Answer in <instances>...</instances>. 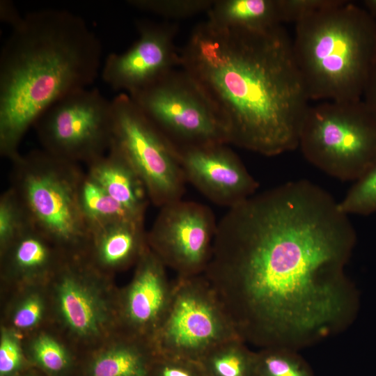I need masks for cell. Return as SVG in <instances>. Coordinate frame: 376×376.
<instances>
[{
  "label": "cell",
  "mask_w": 376,
  "mask_h": 376,
  "mask_svg": "<svg viewBox=\"0 0 376 376\" xmlns=\"http://www.w3.org/2000/svg\"><path fill=\"white\" fill-rule=\"evenodd\" d=\"M90 231L84 257L108 275L136 264L149 247L144 224L109 222L91 226Z\"/></svg>",
  "instance_id": "16"
},
{
  "label": "cell",
  "mask_w": 376,
  "mask_h": 376,
  "mask_svg": "<svg viewBox=\"0 0 376 376\" xmlns=\"http://www.w3.org/2000/svg\"><path fill=\"white\" fill-rule=\"evenodd\" d=\"M29 225L24 210L12 188L0 197V248L7 247Z\"/></svg>",
  "instance_id": "25"
},
{
  "label": "cell",
  "mask_w": 376,
  "mask_h": 376,
  "mask_svg": "<svg viewBox=\"0 0 376 376\" xmlns=\"http://www.w3.org/2000/svg\"><path fill=\"white\" fill-rule=\"evenodd\" d=\"M155 354L151 343L122 334L109 348L95 358L91 374V376H150Z\"/></svg>",
  "instance_id": "20"
},
{
  "label": "cell",
  "mask_w": 376,
  "mask_h": 376,
  "mask_svg": "<svg viewBox=\"0 0 376 376\" xmlns=\"http://www.w3.org/2000/svg\"><path fill=\"white\" fill-rule=\"evenodd\" d=\"M175 150L186 181L217 205L232 207L255 194L258 188V182L225 143Z\"/></svg>",
  "instance_id": "14"
},
{
  "label": "cell",
  "mask_w": 376,
  "mask_h": 376,
  "mask_svg": "<svg viewBox=\"0 0 376 376\" xmlns=\"http://www.w3.org/2000/svg\"><path fill=\"white\" fill-rule=\"evenodd\" d=\"M1 256L4 276L30 284L49 281L68 257L30 224Z\"/></svg>",
  "instance_id": "17"
},
{
  "label": "cell",
  "mask_w": 376,
  "mask_h": 376,
  "mask_svg": "<svg viewBox=\"0 0 376 376\" xmlns=\"http://www.w3.org/2000/svg\"><path fill=\"white\" fill-rule=\"evenodd\" d=\"M292 42L282 25L249 31L206 20L192 30L180 66L214 107L228 143L268 157L297 148L310 100Z\"/></svg>",
  "instance_id": "2"
},
{
  "label": "cell",
  "mask_w": 376,
  "mask_h": 376,
  "mask_svg": "<svg viewBox=\"0 0 376 376\" xmlns=\"http://www.w3.org/2000/svg\"><path fill=\"white\" fill-rule=\"evenodd\" d=\"M11 162L10 187L29 224L66 256H84L91 231L79 202L86 173L80 164L43 149L19 153Z\"/></svg>",
  "instance_id": "5"
},
{
  "label": "cell",
  "mask_w": 376,
  "mask_h": 376,
  "mask_svg": "<svg viewBox=\"0 0 376 376\" xmlns=\"http://www.w3.org/2000/svg\"><path fill=\"white\" fill-rule=\"evenodd\" d=\"M129 95L175 149L228 144L214 107L182 69Z\"/></svg>",
  "instance_id": "9"
},
{
  "label": "cell",
  "mask_w": 376,
  "mask_h": 376,
  "mask_svg": "<svg viewBox=\"0 0 376 376\" xmlns=\"http://www.w3.org/2000/svg\"><path fill=\"white\" fill-rule=\"evenodd\" d=\"M331 0H280L282 23H297Z\"/></svg>",
  "instance_id": "31"
},
{
  "label": "cell",
  "mask_w": 376,
  "mask_h": 376,
  "mask_svg": "<svg viewBox=\"0 0 376 376\" xmlns=\"http://www.w3.org/2000/svg\"><path fill=\"white\" fill-rule=\"evenodd\" d=\"M79 202L89 227L116 221L144 224L143 219L133 214L113 198L86 172L80 187Z\"/></svg>",
  "instance_id": "22"
},
{
  "label": "cell",
  "mask_w": 376,
  "mask_h": 376,
  "mask_svg": "<svg viewBox=\"0 0 376 376\" xmlns=\"http://www.w3.org/2000/svg\"><path fill=\"white\" fill-rule=\"evenodd\" d=\"M31 351L36 362L49 372H61L69 365L70 358L66 350L47 334H41L33 341Z\"/></svg>",
  "instance_id": "27"
},
{
  "label": "cell",
  "mask_w": 376,
  "mask_h": 376,
  "mask_svg": "<svg viewBox=\"0 0 376 376\" xmlns=\"http://www.w3.org/2000/svg\"><path fill=\"white\" fill-rule=\"evenodd\" d=\"M108 276L84 256L67 257L49 280L58 317L75 338L93 340L119 327L118 295L104 288Z\"/></svg>",
  "instance_id": "11"
},
{
  "label": "cell",
  "mask_w": 376,
  "mask_h": 376,
  "mask_svg": "<svg viewBox=\"0 0 376 376\" xmlns=\"http://www.w3.org/2000/svg\"><path fill=\"white\" fill-rule=\"evenodd\" d=\"M45 304L42 295L30 292L23 297L14 308L11 321L19 330H28L37 326L42 320Z\"/></svg>",
  "instance_id": "29"
},
{
  "label": "cell",
  "mask_w": 376,
  "mask_h": 376,
  "mask_svg": "<svg viewBox=\"0 0 376 376\" xmlns=\"http://www.w3.org/2000/svg\"><path fill=\"white\" fill-rule=\"evenodd\" d=\"M221 27L263 31L282 25L280 0H217L207 11Z\"/></svg>",
  "instance_id": "19"
},
{
  "label": "cell",
  "mask_w": 376,
  "mask_h": 376,
  "mask_svg": "<svg viewBox=\"0 0 376 376\" xmlns=\"http://www.w3.org/2000/svg\"><path fill=\"white\" fill-rule=\"evenodd\" d=\"M153 340L158 353L196 361L218 344L240 338L204 275L177 276Z\"/></svg>",
  "instance_id": "7"
},
{
  "label": "cell",
  "mask_w": 376,
  "mask_h": 376,
  "mask_svg": "<svg viewBox=\"0 0 376 376\" xmlns=\"http://www.w3.org/2000/svg\"><path fill=\"white\" fill-rule=\"evenodd\" d=\"M166 266L148 249L136 264L130 283L118 295L119 328L122 334L153 345L172 294Z\"/></svg>",
  "instance_id": "15"
},
{
  "label": "cell",
  "mask_w": 376,
  "mask_h": 376,
  "mask_svg": "<svg viewBox=\"0 0 376 376\" xmlns=\"http://www.w3.org/2000/svg\"><path fill=\"white\" fill-rule=\"evenodd\" d=\"M111 101L109 149L139 175L153 205L161 207L182 199L187 181L174 148L128 94L120 93Z\"/></svg>",
  "instance_id": "8"
},
{
  "label": "cell",
  "mask_w": 376,
  "mask_h": 376,
  "mask_svg": "<svg viewBox=\"0 0 376 376\" xmlns=\"http://www.w3.org/2000/svg\"><path fill=\"white\" fill-rule=\"evenodd\" d=\"M214 1L211 0H130V6L160 16L183 19L207 11Z\"/></svg>",
  "instance_id": "26"
},
{
  "label": "cell",
  "mask_w": 376,
  "mask_h": 376,
  "mask_svg": "<svg viewBox=\"0 0 376 376\" xmlns=\"http://www.w3.org/2000/svg\"><path fill=\"white\" fill-rule=\"evenodd\" d=\"M338 205L347 215L376 212V163L354 181Z\"/></svg>",
  "instance_id": "24"
},
{
  "label": "cell",
  "mask_w": 376,
  "mask_h": 376,
  "mask_svg": "<svg viewBox=\"0 0 376 376\" xmlns=\"http://www.w3.org/2000/svg\"><path fill=\"white\" fill-rule=\"evenodd\" d=\"M139 38L122 53L107 56L100 74L111 88L134 94L180 65L175 43V24L136 22Z\"/></svg>",
  "instance_id": "13"
},
{
  "label": "cell",
  "mask_w": 376,
  "mask_h": 376,
  "mask_svg": "<svg viewBox=\"0 0 376 376\" xmlns=\"http://www.w3.org/2000/svg\"><path fill=\"white\" fill-rule=\"evenodd\" d=\"M217 226L208 206L180 199L160 207L147 232L148 246L178 276L202 274L211 256Z\"/></svg>",
  "instance_id": "12"
},
{
  "label": "cell",
  "mask_w": 376,
  "mask_h": 376,
  "mask_svg": "<svg viewBox=\"0 0 376 376\" xmlns=\"http://www.w3.org/2000/svg\"><path fill=\"white\" fill-rule=\"evenodd\" d=\"M198 361L205 376H256V352L241 338L218 344Z\"/></svg>",
  "instance_id": "21"
},
{
  "label": "cell",
  "mask_w": 376,
  "mask_h": 376,
  "mask_svg": "<svg viewBox=\"0 0 376 376\" xmlns=\"http://www.w3.org/2000/svg\"><path fill=\"white\" fill-rule=\"evenodd\" d=\"M292 51L310 101L361 100L376 66V20L331 0L295 24Z\"/></svg>",
  "instance_id": "4"
},
{
  "label": "cell",
  "mask_w": 376,
  "mask_h": 376,
  "mask_svg": "<svg viewBox=\"0 0 376 376\" xmlns=\"http://www.w3.org/2000/svg\"><path fill=\"white\" fill-rule=\"evenodd\" d=\"M297 148L326 174L354 182L376 163V118L362 99L310 104Z\"/></svg>",
  "instance_id": "6"
},
{
  "label": "cell",
  "mask_w": 376,
  "mask_h": 376,
  "mask_svg": "<svg viewBox=\"0 0 376 376\" xmlns=\"http://www.w3.org/2000/svg\"><path fill=\"white\" fill-rule=\"evenodd\" d=\"M111 126V101L89 88L56 101L33 125L44 150L86 165L108 152Z\"/></svg>",
  "instance_id": "10"
},
{
  "label": "cell",
  "mask_w": 376,
  "mask_h": 376,
  "mask_svg": "<svg viewBox=\"0 0 376 376\" xmlns=\"http://www.w3.org/2000/svg\"><path fill=\"white\" fill-rule=\"evenodd\" d=\"M86 166V172L91 178L128 211L144 220L150 201L146 186L120 154L109 149Z\"/></svg>",
  "instance_id": "18"
},
{
  "label": "cell",
  "mask_w": 376,
  "mask_h": 376,
  "mask_svg": "<svg viewBox=\"0 0 376 376\" xmlns=\"http://www.w3.org/2000/svg\"><path fill=\"white\" fill-rule=\"evenodd\" d=\"M362 100L376 118V66L366 87Z\"/></svg>",
  "instance_id": "33"
},
{
  "label": "cell",
  "mask_w": 376,
  "mask_h": 376,
  "mask_svg": "<svg viewBox=\"0 0 376 376\" xmlns=\"http://www.w3.org/2000/svg\"><path fill=\"white\" fill-rule=\"evenodd\" d=\"M101 42L80 16L57 8L26 14L0 54V154L10 161L39 116L88 88L101 72Z\"/></svg>",
  "instance_id": "3"
},
{
  "label": "cell",
  "mask_w": 376,
  "mask_h": 376,
  "mask_svg": "<svg viewBox=\"0 0 376 376\" xmlns=\"http://www.w3.org/2000/svg\"><path fill=\"white\" fill-rule=\"evenodd\" d=\"M256 375L315 376L295 350L285 347H267L257 352Z\"/></svg>",
  "instance_id": "23"
},
{
  "label": "cell",
  "mask_w": 376,
  "mask_h": 376,
  "mask_svg": "<svg viewBox=\"0 0 376 376\" xmlns=\"http://www.w3.org/2000/svg\"><path fill=\"white\" fill-rule=\"evenodd\" d=\"M150 376L205 375L198 361L155 352Z\"/></svg>",
  "instance_id": "28"
},
{
  "label": "cell",
  "mask_w": 376,
  "mask_h": 376,
  "mask_svg": "<svg viewBox=\"0 0 376 376\" xmlns=\"http://www.w3.org/2000/svg\"><path fill=\"white\" fill-rule=\"evenodd\" d=\"M362 3L363 8L376 20V0H365Z\"/></svg>",
  "instance_id": "34"
},
{
  "label": "cell",
  "mask_w": 376,
  "mask_h": 376,
  "mask_svg": "<svg viewBox=\"0 0 376 376\" xmlns=\"http://www.w3.org/2000/svg\"><path fill=\"white\" fill-rule=\"evenodd\" d=\"M356 240L328 191L289 181L228 208L203 274L244 342L295 350L354 314L344 269Z\"/></svg>",
  "instance_id": "1"
},
{
  "label": "cell",
  "mask_w": 376,
  "mask_h": 376,
  "mask_svg": "<svg viewBox=\"0 0 376 376\" xmlns=\"http://www.w3.org/2000/svg\"><path fill=\"white\" fill-rule=\"evenodd\" d=\"M0 16L1 21L10 24L11 27L17 24L23 17L18 13L13 3L7 0L1 1Z\"/></svg>",
  "instance_id": "32"
},
{
  "label": "cell",
  "mask_w": 376,
  "mask_h": 376,
  "mask_svg": "<svg viewBox=\"0 0 376 376\" xmlns=\"http://www.w3.org/2000/svg\"><path fill=\"white\" fill-rule=\"evenodd\" d=\"M22 361L19 343L14 334L3 331L0 340V375L8 376L17 371Z\"/></svg>",
  "instance_id": "30"
}]
</instances>
